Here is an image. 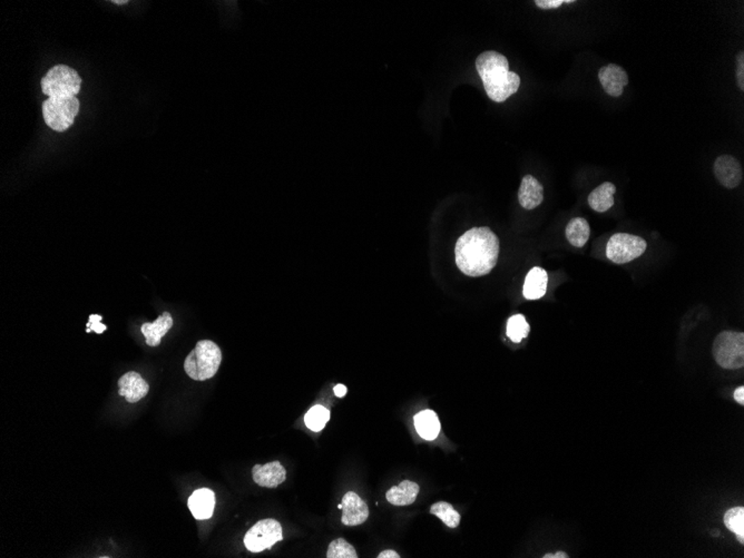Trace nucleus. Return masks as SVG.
<instances>
[{
    "label": "nucleus",
    "instance_id": "27",
    "mask_svg": "<svg viewBox=\"0 0 744 558\" xmlns=\"http://www.w3.org/2000/svg\"><path fill=\"white\" fill-rule=\"evenodd\" d=\"M101 321L102 316H99V314H92V316H90V321H88L87 329H86V331H95L98 335H101V333H103V332L107 329V327L104 326V324H102Z\"/></svg>",
    "mask_w": 744,
    "mask_h": 558
},
{
    "label": "nucleus",
    "instance_id": "4",
    "mask_svg": "<svg viewBox=\"0 0 744 558\" xmlns=\"http://www.w3.org/2000/svg\"><path fill=\"white\" fill-rule=\"evenodd\" d=\"M82 78L66 65H56L41 80L43 94L50 97H74L80 93Z\"/></svg>",
    "mask_w": 744,
    "mask_h": 558
},
{
    "label": "nucleus",
    "instance_id": "20",
    "mask_svg": "<svg viewBox=\"0 0 744 558\" xmlns=\"http://www.w3.org/2000/svg\"><path fill=\"white\" fill-rule=\"evenodd\" d=\"M415 426L420 437L426 440H433L441 431V422L433 410H424L415 416Z\"/></svg>",
    "mask_w": 744,
    "mask_h": 558
},
{
    "label": "nucleus",
    "instance_id": "34",
    "mask_svg": "<svg viewBox=\"0 0 744 558\" xmlns=\"http://www.w3.org/2000/svg\"><path fill=\"white\" fill-rule=\"evenodd\" d=\"M113 3L117 4V5H125V4H129V1H127V0H124V1H122V0H115Z\"/></svg>",
    "mask_w": 744,
    "mask_h": 558
},
{
    "label": "nucleus",
    "instance_id": "35",
    "mask_svg": "<svg viewBox=\"0 0 744 558\" xmlns=\"http://www.w3.org/2000/svg\"><path fill=\"white\" fill-rule=\"evenodd\" d=\"M338 508H339V510H343V504H339V506H338Z\"/></svg>",
    "mask_w": 744,
    "mask_h": 558
},
{
    "label": "nucleus",
    "instance_id": "14",
    "mask_svg": "<svg viewBox=\"0 0 744 558\" xmlns=\"http://www.w3.org/2000/svg\"><path fill=\"white\" fill-rule=\"evenodd\" d=\"M544 200V188L533 175H526L520 183L518 191V201L525 210L536 209Z\"/></svg>",
    "mask_w": 744,
    "mask_h": 558
},
{
    "label": "nucleus",
    "instance_id": "7",
    "mask_svg": "<svg viewBox=\"0 0 744 558\" xmlns=\"http://www.w3.org/2000/svg\"><path fill=\"white\" fill-rule=\"evenodd\" d=\"M647 243L643 237L628 233H616L608 240L606 257L615 264H625L641 257Z\"/></svg>",
    "mask_w": 744,
    "mask_h": 558
},
{
    "label": "nucleus",
    "instance_id": "5",
    "mask_svg": "<svg viewBox=\"0 0 744 558\" xmlns=\"http://www.w3.org/2000/svg\"><path fill=\"white\" fill-rule=\"evenodd\" d=\"M80 101L74 97H50L43 104V116L49 129L53 131H68L75 122L80 113Z\"/></svg>",
    "mask_w": 744,
    "mask_h": 558
},
{
    "label": "nucleus",
    "instance_id": "25",
    "mask_svg": "<svg viewBox=\"0 0 744 558\" xmlns=\"http://www.w3.org/2000/svg\"><path fill=\"white\" fill-rule=\"evenodd\" d=\"M724 524L726 527L739 537L740 542H744V508L743 507H734L728 510L724 515Z\"/></svg>",
    "mask_w": 744,
    "mask_h": 558
},
{
    "label": "nucleus",
    "instance_id": "26",
    "mask_svg": "<svg viewBox=\"0 0 744 558\" xmlns=\"http://www.w3.org/2000/svg\"><path fill=\"white\" fill-rule=\"evenodd\" d=\"M328 558H357V552H355V547L343 540V538H338V540H333V543L330 544L329 548H328L327 553Z\"/></svg>",
    "mask_w": 744,
    "mask_h": 558
},
{
    "label": "nucleus",
    "instance_id": "8",
    "mask_svg": "<svg viewBox=\"0 0 744 558\" xmlns=\"http://www.w3.org/2000/svg\"><path fill=\"white\" fill-rule=\"evenodd\" d=\"M282 540L284 534L280 522L269 518L260 520L251 530H247L244 537V545L252 553H260Z\"/></svg>",
    "mask_w": 744,
    "mask_h": 558
},
{
    "label": "nucleus",
    "instance_id": "13",
    "mask_svg": "<svg viewBox=\"0 0 744 558\" xmlns=\"http://www.w3.org/2000/svg\"><path fill=\"white\" fill-rule=\"evenodd\" d=\"M119 396L126 399L127 402L135 404L146 396L150 386L139 373L129 371L119 380Z\"/></svg>",
    "mask_w": 744,
    "mask_h": 558
},
{
    "label": "nucleus",
    "instance_id": "23",
    "mask_svg": "<svg viewBox=\"0 0 744 558\" xmlns=\"http://www.w3.org/2000/svg\"><path fill=\"white\" fill-rule=\"evenodd\" d=\"M329 410L323 406H320V404L312 407L311 409L304 416V422L312 431H321L325 427V424L329 422Z\"/></svg>",
    "mask_w": 744,
    "mask_h": 558
},
{
    "label": "nucleus",
    "instance_id": "21",
    "mask_svg": "<svg viewBox=\"0 0 744 558\" xmlns=\"http://www.w3.org/2000/svg\"><path fill=\"white\" fill-rule=\"evenodd\" d=\"M591 235L590 224L583 218H574L566 227V239L575 247H583Z\"/></svg>",
    "mask_w": 744,
    "mask_h": 558
},
{
    "label": "nucleus",
    "instance_id": "30",
    "mask_svg": "<svg viewBox=\"0 0 744 558\" xmlns=\"http://www.w3.org/2000/svg\"><path fill=\"white\" fill-rule=\"evenodd\" d=\"M734 399L740 404H744V387H739L737 390L734 391Z\"/></svg>",
    "mask_w": 744,
    "mask_h": 558
},
{
    "label": "nucleus",
    "instance_id": "31",
    "mask_svg": "<svg viewBox=\"0 0 744 558\" xmlns=\"http://www.w3.org/2000/svg\"><path fill=\"white\" fill-rule=\"evenodd\" d=\"M379 558H399V554L397 552L392 551V549H387V551L382 552L379 554Z\"/></svg>",
    "mask_w": 744,
    "mask_h": 558
},
{
    "label": "nucleus",
    "instance_id": "33",
    "mask_svg": "<svg viewBox=\"0 0 744 558\" xmlns=\"http://www.w3.org/2000/svg\"><path fill=\"white\" fill-rule=\"evenodd\" d=\"M544 557H545V558H549V557H551V558H559V557L566 558V557H568V556H567V554H565V553H556V554H547V555L544 556Z\"/></svg>",
    "mask_w": 744,
    "mask_h": 558
},
{
    "label": "nucleus",
    "instance_id": "29",
    "mask_svg": "<svg viewBox=\"0 0 744 558\" xmlns=\"http://www.w3.org/2000/svg\"><path fill=\"white\" fill-rule=\"evenodd\" d=\"M565 4V0H535V5L541 9H555Z\"/></svg>",
    "mask_w": 744,
    "mask_h": 558
},
{
    "label": "nucleus",
    "instance_id": "10",
    "mask_svg": "<svg viewBox=\"0 0 744 558\" xmlns=\"http://www.w3.org/2000/svg\"><path fill=\"white\" fill-rule=\"evenodd\" d=\"M598 78L604 90L612 97H620L623 94L624 87L628 85L627 73L616 64L603 66L598 72Z\"/></svg>",
    "mask_w": 744,
    "mask_h": 558
},
{
    "label": "nucleus",
    "instance_id": "2",
    "mask_svg": "<svg viewBox=\"0 0 744 558\" xmlns=\"http://www.w3.org/2000/svg\"><path fill=\"white\" fill-rule=\"evenodd\" d=\"M476 70L482 78L488 97L496 103H502L517 93L520 77L510 72L507 58L500 53L487 50L477 57Z\"/></svg>",
    "mask_w": 744,
    "mask_h": 558
},
{
    "label": "nucleus",
    "instance_id": "17",
    "mask_svg": "<svg viewBox=\"0 0 744 558\" xmlns=\"http://www.w3.org/2000/svg\"><path fill=\"white\" fill-rule=\"evenodd\" d=\"M173 327V318L168 312H164L162 316H158L152 323H144L141 328L144 337L146 338V343L150 347L160 345L161 339L164 337L171 328Z\"/></svg>",
    "mask_w": 744,
    "mask_h": 558
},
{
    "label": "nucleus",
    "instance_id": "15",
    "mask_svg": "<svg viewBox=\"0 0 744 558\" xmlns=\"http://www.w3.org/2000/svg\"><path fill=\"white\" fill-rule=\"evenodd\" d=\"M188 508L196 520H209L215 507V495L211 489L201 488L194 491L188 498Z\"/></svg>",
    "mask_w": 744,
    "mask_h": 558
},
{
    "label": "nucleus",
    "instance_id": "24",
    "mask_svg": "<svg viewBox=\"0 0 744 558\" xmlns=\"http://www.w3.org/2000/svg\"><path fill=\"white\" fill-rule=\"evenodd\" d=\"M529 333V324L523 314L510 316L507 322V337L512 343H520Z\"/></svg>",
    "mask_w": 744,
    "mask_h": 558
},
{
    "label": "nucleus",
    "instance_id": "18",
    "mask_svg": "<svg viewBox=\"0 0 744 558\" xmlns=\"http://www.w3.org/2000/svg\"><path fill=\"white\" fill-rule=\"evenodd\" d=\"M616 186L613 183L604 182L593 190L588 195V205L598 213H604L614 205V194Z\"/></svg>",
    "mask_w": 744,
    "mask_h": 558
},
{
    "label": "nucleus",
    "instance_id": "32",
    "mask_svg": "<svg viewBox=\"0 0 744 558\" xmlns=\"http://www.w3.org/2000/svg\"><path fill=\"white\" fill-rule=\"evenodd\" d=\"M333 391H335V396L343 398L347 394V387L343 386V385H337Z\"/></svg>",
    "mask_w": 744,
    "mask_h": 558
},
{
    "label": "nucleus",
    "instance_id": "1",
    "mask_svg": "<svg viewBox=\"0 0 744 558\" xmlns=\"http://www.w3.org/2000/svg\"><path fill=\"white\" fill-rule=\"evenodd\" d=\"M456 264L468 277L486 276L497 264L500 240L490 227H474L459 237Z\"/></svg>",
    "mask_w": 744,
    "mask_h": 558
},
{
    "label": "nucleus",
    "instance_id": "16",
    "mask_svg": "<svg viewBox=\"0 0 744 558\" xmlns=\"http://www.w3.org/2000/svg\"><path fill=\"white\" fill-rule=\"evenodd\" d=\"M549 276L546 271L535 267L528 272L524 283L523 294L527 300H539L546 294Z\"/></svg>",
    "mask_w": 744,
    "mask_h": 558
},
{
    "label": "nucleus",
    "instance_id": "9",
    "mask_svg": "<svg viewBox=\"0 0 744 558\" xmlns=\"http://www.w3.org/2000/svg\"><path fill=\"white\" fill-rule=\"evenodd\" d=\"M716 180L726 188H735L743 180L741 164L732 155H721L716 159L713 165Z\"/></svg>",
    "mask_w": 744,
    "mask_h": 558
},
{
    "label": "nucleus",
    "instance_id": "6",
    "mask_svg": "<svg viewBox=\"0 0 744 558\" xmlns=\"http://www.w3.org/2000/svg\"><path fill=\"white\" fill-rule=\"evenodd\" d=\"M714 359L724 369H740L744 365V333L723 331L712 347Z\"/></svg>",
    "mask_w": 744,
    "mask_h": 558
},
{
    "label": "nucleus",
    "instance_id": "12",
    "mask_svg": "<svg viewBox=\"0 0 744 558\" xmlns=\"http://www.w3.org/2000/svg\"><path fill=\"white\" fill-rule=\"evenodd\" d=\"M255 484L266 488H276L286 479V471L280 461H272L266 465H255L252 469Z\"/></svg>",
    "mask_w": 744,
    "mask_h": 558
},
{
    "label": "nucleus",
    "instance_id": "22",
    "mask_svg": "<svg viewBox=\"0 0 744 558\" xmlns=\"http://www.w3.org/2000/svg\"><path fill=\"white\" fill-rule=\"evenodd\" d=\"M431 513L437 516L448 527H458L459 522H460V515L453 510V506L448 503H436L431 506Z\"/></svg>",
    "mask_w": 744,
    "mask_h": 558
},
{
    "label": "nucleus",
    "instance_id": "3",
    "mask_svg": "<svg viewBox=\"0 0 744 558\" xmlns=\"http://www.w3.org/2000/svg\"><path fill=\"white\" fill-rule=\"evenodd\" d=\"M222 363L219 345L211 340H201L186 357L184 369L190 378L204 381L213 378Z\"/></svg>",
    "mask_w": 744,
    "mask_h": 558
},
{
    "label": "nucleus",
    "instance_id": "28",
    "mask_svg": "<svg viewBox=\"0 0 744 558\" xmlns=\"http://www.w3.org/2000/svg\"><path fill=\"white\" fill-rule=\"evenodd\" d=\"M738 87L744 90V52L741 50L737 55V70H735Z\"/></svg>",
    "mask_w": 744,
    "mask_h": 558
},
{
    "label": "nucleus",
    "instance_id": "19",
    "mask_svg": "<svg viewBox=\"0 0 744 558\" xmlns=\"http://www.w3.org/2000/svg\"><path fill=\"white\" fill-rule=\"evenodd\" d=\"M419 494V486L410 481H404L398 486L392 487L387 491L386 498L394 506H408L415 503Z\"/></svg>",
    "mask_w": 744,
    "mask_h": 558
},
{
    "label": "nucleus",
    "instance_id": "11",
    "mask_svg": "<svg viewBox=\"0 0 744 558\" xmlns=\"http://www.w3.org/2000/svg\"><path fill=\"white\" fill-rule=\"evenodd\" d=\"M343 524L345 526H358L369 517L368 505L358 495L349 491L343 498Z\"/></svg>",
    "mask_w": 744,
    "mask_h": 558
}]
</instances>
